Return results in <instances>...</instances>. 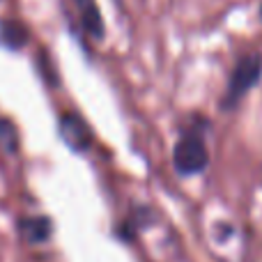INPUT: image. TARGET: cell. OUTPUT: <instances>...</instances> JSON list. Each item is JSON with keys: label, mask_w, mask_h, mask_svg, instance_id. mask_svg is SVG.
<instances>
[{"label": "cell", "mask_w": 262, "mask_h": 262, "mask_svg": "<svg viewBox=\"0 0 262 262\" xmlns=\"http://www.w3.org/2000/svg\"><path fill=\"white\" fill-rule=\"evenodd\" d=\"M260 78H262V53L255 51V53L242 55L230 74L226 95H223V99H221V108L223 111L237 108L239 101L260 83Z\"/></svg>", "instance_id": "6da1fadb"}, {"label": "cell", "mask_w": 262, "mask_h": 262, "mask_svg": "<svg viewBox=\"0 0 262 262\" xmlns=\"http://www.w3.org/2000/svg\"><path fill=\"white\" fill-rule=\"evenodd\" d=\"M172 166L184 177L203 172L209 166V152L203 136L195 134V131L182 134V138L177 140L175 149H172Z\"/></svg>", "instance_id": "7a4b0ae2"}, {"label": "cell", "mask_w": 262, "mask_h": 262, "mask_svg": "<svg viewBox=\"0 0 262 262\" xmlns=\"http://www.w3.org/2000/svg\"><path fill=\"white\" fill-rule=\"evenodd\" d=\"M60 136L74 152H88L92 145V129L78 113H64L60 118Z\"/></svg>", "instance_id": "3957f363"}, {"label": "cell", "mask_w": 262, "mask_h": 262, "mask_svg": "<svg viewBox=\"0 0 262 262\" xmlns=\"http://www.w3.org/2000/svg\"><path fill=\"white\" fill-rule=\"evenodd\" d=\"M72 3L78 9L83 30L90 37H95V39H104L106 28H104V18H101L99 7H97V0H72Z\"/></svg>", "instance_id": "277c9868"}, {"label": "cell", "mask_w": 262, "mask_h": 262, "mask_svg": "<svg viewBox=\"0 0 262 262\" xmlns=\"http://www.w3.org/2000/svg\"><path fill=\"white\" fill-rule=\"evenodd\" d=\"M30 32H28L26 23L16 21V18H3L0 21V44L9 51H18L28 44Z\"/></svg>", "instance_id": "5b68a950"}, {"label": "cell", "mask_w": 262, "mask_h": 262, "mask_svg": "<svg viewBox=\"0 0 262 262\" xmlns=\"http://www.w3.org/2000/svg\"><path fill=\"white\" fill-rule=\"evenodd\" d=\"M18 230L30 244H41V242H46L51 237L53 226H51V219L46 216H30L18 221Z\"/></svg>", "instance_id": "8992f818"}, {"label": "cell", "mask_w": 262, "mask_h": 262, "mask_svg": "<svg viewBox=\"0 0 262 262\" xmlns=\"http://www.w3.org/2000/svg\"><path fill=\"white\" fill-rule=\"evenodd\" d=\"M147 223H152V214H149V209H136L127 221L120 226L118 235L122 237V239H134V237L140 232V228L147 226Z\"/></svg>", "instance_id": "52a82bcc"}, {"label": "cell", "mask_w": 262, "mask_h": 262, "mask_svg": "<svg viewBox=\"0 0 262 262\" xmlns=\"http://www.w3.org/2000/svg\"><path fill=\"white\" fill-rule=\"evenodd\" d=\"M0 140H3V145L7 147V152H14V149L18 147L16 127H14L9 120H3V118H0Z\"/></svg>", "instance_id": "ba28073f"}, {"label": "cell", "mask_w": 262, "mask_h": 262, "mask_svg": "<svg viewBox=\"0 0 262 262\" xmlns=\"http://www.w3.org/2000/svg\"><path fill=\"white\" fill-rule=\"evenodd\" d=\"M260 18H262V5H260Z\"/></svg>", "instance_id": "9c48e42d"}]
</instances>
